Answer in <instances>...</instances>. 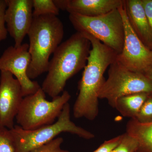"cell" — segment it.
Instances as JSON below:
<instances>
[{"label": "cell", "instance_id": "obj_1", "mask_svg": "<svg viewBox=\"0 0 152 152\" xmlns=\"http://www.w3.org/2000/svg\"><path fill=\"white\" fill-rule=\"evenodd\" d=\"M91 45L86 65L79 83V94L73 107L76 118L94 120L99 114V94L105 80L107 69L116 59L113 49L88 34H84Z\"/></svg>", "mask_w": 152, "mask_h": 152}, {"label": "cell", "instance_id": "obj_2", "mask_svg": "<svg viewBox=\"0 0 152 152\" xmlns=\"http://www.w3.org/2000/svg\"><path fill=\"white\" fill-rule=\"evenodd\" d=\"M91 48L90 41L77 32L62 42L50 60L41 87L44 92L52 99L63 92L68 80L86 67Z\"/></svg>", "mask_w": 152, "mask_h": 152}, {"label": "cell", "instance_id": "obj_3", "mask_svg": "<svg viewBox=\"0 0 152 152\" xmlns=\"http://www.w3.org/2000/svg\"><path fill=\"white\" fill-rule=\"evenodd\" d=\"M64 34V25L57 16L34 17L28 34L31 61L27 75L31 80L48 72L50 57L61 43Z\"/></svg>", "mask_w": 152, "mask_h": 152}, {"label": "cell", "instance_id": "obj_4", "mask_svg": "<svg viewBox=\"0 0 152 152\" xmlns=\"http://www.w3.org/2000/svg\"><path fill=\"white\" fill-rule=\"evenodd\" d=\"M13 138L15 152H29L56 138L62 132L77 135L86 140L94 138V135L71 121L70 107L65 105L56 121L33 130H26L18 125L10 129Z\"/></svg>", "mask_w": 152, "mask_h": 152}, {"label": "cell", "instance_id": "obj_5", "mask_svg": "<svg viewBox=\"0 0 152 152\" xmlns=\"http://www.w3.org/2000/svg\"><path fill=\"white\" fill-rule=\"evenodd\" d=\"M45 94L41 87L35 94L23 98L15 118L22 129L33 130L53 124L71 98L66 91L51 101L46 99Z\"/></svg>", "mask_w": 152, "mask_h": 152}, {"label": "cell", "instance_id": "obj_6", "mask_svg": "<svg viewBox=\"0 0 152 152\" xmlns=\"http://www.w3.org/2000/svg\"><path fill=\"white\" fill-rule=\"evenodd\" d=\"M69 20L77 32L94 37L118 55L122 51L124 28L119 9L94 17L69 13Z\"/></svg>", "mask_w": 152, "mask_h": 152}, {"label": "cell", "instance_id": "obj_7", "mask_svg": "<svg viewBox=\"0 0 152 152\" xmlns=\"http://www.w3.org/2000/svg\"><path fill=\"white\" fill-rule=\"evenodd\" d=\"M146 93L152 94V82L144 74L128 69L116 59L109 66L108 77L99 94L113 108L117 100L124 96Z\"/></svg>", "mask_w": 152, "mask_h": 152}, {"label": "cell", "instance_id": "obj_8", "mask_svg": "<svg viewBox=\"0 0 152 152\" xmlns=\"http://www.w3.org/2000/svg\"><path fill=\"white\" fill-rule=\"evenodd\" d=\"M119 10L124 20V39L122 51L117 55L116 60L128 69L145 75L152 69V51L144 45L131 27L124 4Z\"/></svg>", "mask_w": 152, "mask_h": 152}, {"label": "cell", "instance_id": "obj_9", "mask_svg": "<svg viewBox=\"0 0 152 152\" xmlns=\"http://www.w3.org/2000/svg\"><path fill=\"white\" fill-rule=\"evenodd\" d=\"M28 49L27 43L18 47L11 46L0 56V72H9L15 77L21 86L24 97L35 94L41 87L37 82L31 80L28 76L31 61Z\"/></svg>", "mask_w": 152, "mask_h": 152}, {"label": "cell", "instance_id": "obj_10", "mask_svg": "<svg viewBox=\"0 0 152 152\" xmlns=\"http://www.w3.org/2000/svg\"><path fill=\"white\" fill-rule=\"evenodd\" d=\"M0 72V126L11 129L24 97L21 86L14 76Z\"/></svg>", "mask_w": 152, "mask_h": 152}, {"label": "cell", "instance_id": "obj_11", "mask_svg": "<svg viewBox=\"0 0 152 152\" xmlns=\"http://www.w3.org/2000/svg\"><path fill=\"white\" fill-rule=\"evenodd\" d=\"M5 21L8 32L15 47L20 46L28 35L34 16L32 0H6Z\"/></svg>", "mask_w": 152, "mask_h": 152}, {"label": "cell", "instance_id": "obj_12", "mask_svg": "<svg viewBox=\"0 0 152 152\" xmlns=\"http://www.w3.org/2000/svg\"><path fill=\"white\" fill-rule=\"evenodd\" d=\"M59 10L84 16H99L118 9L125 0H54Z\"/></svg>", "mask_w": 152, "mask_h": 152}, {"label": "cell", "instance_id": "obj_13", "mask_svg": "<svg viewBox=\"0 0 152 152\" xmlns=\"http://www.w3.org/2000/svg\"><path fill=\"white\" fill-rule=\"evenodd\" d=\"M124 6L131 27L144 45L152 51V30L142 0H125Z\"/></svg>", "mask_w": 152, "mask_h": 152}, {"label": "cell", "instance_id": "obj_14", "mask_svg": "<svg viewBox=\"0 0 152 152\" xmlns=\"http://www.w3.org/2000/svg\"><path fill=\"white\" fill-rule=\"evenodd\" d=\"M138 143L135 152H152V123L141 124L131 118L126 125V132Z\"/></svg>", "mask_w": 152, "mask_h": 152}, {"label": "cell", "instance_id": "obj_15", "mask_svg": "<svg viewBox=\"0 0 152 152\" xmlns=\"http://www.w3.org/2000/svg\"><path fill=\"white\" fill-rule=\"evenodd\" d=\"M151 94L136 93L119 98L115 108L125 117L135 118L145 101Z\"/></svg>", "mask_w": 152, "mask_h": 152}, {"label": "cell", "instance_id": "obj_16", "mask_svg": "<svg viewBox=\"0 0 152 152\" xmlns=\"http://www.w3.org/2000/svg\"><path fill=\"white\" fill-rule=\"evenodd\" d=\"M34 17L53 15L58 16L60 10L54 0H32Z\"/></svg>", "mask_w": 152, "mask_h": 152}, {"label": "cell", "instance_id": "obj_17", "mask_svg": "<svg viewBox=\"0 0 152 152\" xmlns=\"http://www.w3.org/2000/svg\"><path fill=\"white\" fill-rule=\"evenodd\" d=\"M0 152H15L13 138L10 130L1 126Z\"/></svg>", "mask_w": 152, "mask_h": 152}, {"label": "cell", "instance_id": "obj_18", "mask_svg": "<svg viewBox=\"0 0 152 152\" xmlns=\"http://www.w3.org/2000/svg\"><path fill=\"white\" fill-rule=\"evenodd\" d=\"M138 143L135 139L125 133L120 144L111 152H135Z\"/></svg>", "mask_w": 152, "mask_h": 152}, {"label": "cell", "instance_id": "obj_19", "mask_svg": "<svg viewBox=\"0 0 152 152\" xmlns=\"http://www.w3.org/2000/svg\"><path fill=\"white\" fill-rule=\"evenodd\" d=\"M134 119L141 124L152 123V94L150 95L145 101Z\"/></svg>", "mask_w": 152, "mask_h": 152}, {"label": "cell", "instance_id": "obj_20", "mask_svg": "<svg viewBox=\"0 0 152 152\" xmlns=\"http://www.w3.org/2000/svg\"><path fill=\"white\" fill-rule=\"evenodd\" d=\"M63 142V138L58 137L29 152H69L61 148Z\"/></svg>", "mask_w": 152, "mask_h": 152}, {"label": "cell", "instance_id": "obj_21", "mask_svg": "<svg viewBox=\"0 0 152 152\" xmlns=\"http://www.w3.org/2000/svg\"><path fill=\"white\" fill-rule=\"evenodd\" d=\"M7 7L6 0H0V42L7 39L8 34L4 18Z\"/></svg>", "mask_w": 152, "mask_h": 152}, {"label": "cell", "instance_id": "obj_22", "mask_svg": "<svg viewBox=\"0 0 152 152\" xmlns=\"http://www.w3.org/2000/svg\"><path fill=\"white\" fill-rule=\"evenodd\" d=\"M123 137V134L105 141L96 150L93 152H111L120 144Z\"/></svg>", "mask_w": 152, "mask_h": 152}, {"label": "cell", "instance_id": "obj_23", "mask_svg": "<svg viewBox=\"0 0 152 152\" xmlns=\"http://www.w3.org/2000/svg\"><path fill=\"white\" fill-rule=\"evenodd\" d=\"M142 2L152 30V0H142Z\"/></svg>", "mask_w": 152, "mask_h": 152}, {"label": "cell", "instance_id": "obj_24", "mask_svg": "<svg viewBox=\"0 0 152 152\" xmlns=\"http://www.w3.org/2000/svg\"><path fill=\"white\" fill-rule=\"evenodd\" d=\"M145 75L152 82V69L148 71Z\"/></svg>", "mask_w": 152, "mask_h": 152}]
</instances>
